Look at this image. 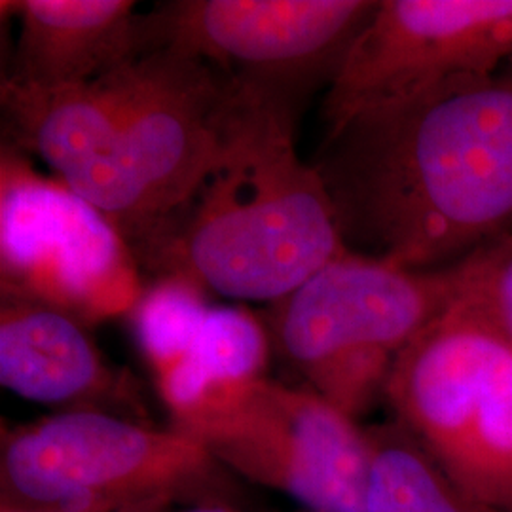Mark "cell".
Returning a JSON list of instances; mask_svg holds the SVG:
<instances>
[{"label":"cell","mask_w":512,"mask_h":512,"mask_svg":"<svg viewBox=\"0 0 512 512\" xmlns=\"http://www.w3.org/2000/svg\"><path fill=\"white\" fill-rule=\"evenodd\" d=\"M313 165L349 251L458 264L512 234V65L349 118Z\"/></svg>","instance_id":"1"},{"label":"cell","mask_w":512,"mask_h":512,"mask_svg":"<svg viewBox=\"0 0 512 512\" xmlns=\"http://www.w3.org/2000/svg\"><path fill=\"white\" fill-rule=\"evenodd\" d=\"M239 95L241 82L173 50H154L71 88L2 80L4 145L38 158L131 247L217 160Z\"/></svg>","instance_id":"2"},{"label":"cell","mask_w":512,"mask_h":512,"mask_svg":"<svg viewBox=\"0 0 512 512\" xmlns=\"http://www.w3.org/2000/svg\"><path fill=\"white\" fill-rule=\"evenodd\" d=\"M294 116L289 101L241 82L217 160L131 245L143 272L272 306L348 253L321 175L296 154Z\"/></svg>","instance_id":"3"},{"label":"cell","mask_w":512,"mask_h":512,"mask_svg":"<svg viewBox=\"0 0 512 512\" xmlns=\"http://www.w3.org/2000/svg\"><path fill=\"white\" fill-rule=\"evenodd\" d=\"M461 294L456 264L412 270L348 251L270 306L275 351L304 385L359 420L404 349Z\"/></svg>","instance_id":"4"},{"label":"cell","mask_w":512,"mask_h":512,"mask_svg":"<svg viewBox=\"0 0 512 512\" xmlns=\"http://www.w3.org/2000/svg\"><path fill=\"white\" fill-rule=\"evenodd\" d=\"M228 475L181 431L74 410L2 429L0 511L116 512L228 499ZM230 501V499H228Z\"/></svg>","instance_id":"5"},{"label":"cell","mask_w":512,"mask_h":512,"mask_svg":"<svg viewBox=\"0 0 512 512\" xmlns=\"http://www.w3.org/2000/svg\"><path fill=\"white\" fill-rule=\"evenodd\" d=\"M384 401L459 490L512 512V342L469 294L404 349Z\"/></svg>","instance_id":"6"},{"label":"cell","mask_w":512,"mask_h":512,"mask_svg":"<svg viewBox=\"0 0 512 512\" xmlns=\"http://www.w3.org/2000/svg\"><path fill=\"white\" fill-rule=\"evenodd\" d=\"M147 285L122 232L29 156L0 154V291L84 325L129 315Z\"/></svg>","instance_id":"7"},{"label":"cell","mask_w":512,"mask_h":512,"mask_svg":"<svg viewBox=\"0 0 512 512\" xmlns=\"http://www.w3.org/2000/svg\"><path fill=\"white\" fill-rule=\"evenodd\" d=\"M378 0H177L145 16L148 54L173 50L296 103L334 82Z\"/></svg>","instance_id":"8"},{"label":"cell","mask_w":512,"mask_h":512,"mask_svg":"<svg viewBox=\"0 0 512 512\" xmlns=\"http://www.w3.org/2000/svg\"><path fill=\"white\" fill-rule=\"evenodd\" d=\"M181 433L198 440L226 473L287 495L306 512H365L366 427L306 385L264 378Z\"/></svg>","instance_id":"9"},{"label":"cell","mask_w":512,"mask_h":512,"mask_svg":"<svg viewBox=\"0 0 512 512\" xmlns=\"http://www.w3.org/2000/svg\"><path fill=\"white\" fill-rule=\"evenodd\" d=\"M512 65V0H378L323 105L327 131Z\"/></svg>","instance_id":"10"},{"label":"cell","mask_w":512,"mask_h":512,"mask_svg":"<svg viewBox=\"0 0 512 512\" xmlns=\"http://www.w3.org/2000/svg\"><path fill=\"white\" fill-rule=\"evenodd\" d=\"M0 384L21 399L143 421L137 391L110 365L88 325L44 304L2 298Z\"/></svg>","instance_id":"11"},{"label":"cell","mask_w":512,"mask_h":512,"mask_svg":"<svg viewBox=\"0 0 512 512\" xmlns=\"http://www.w3.org/2000/svg\"><path fill=\"white\" fill-rule=\"evenodd\" d=\"M0 6L19 29L2 80L19 86H82L148 54L147 21L131 0H4Z\"/></svg>","instance_id":"12"},{"label":"cell","mask_w":512,"mask_h":512,"mask_svg":"<svg viewBox=\"0 0 512 512\" xmlns=\"http://www.w3.org/2000/svg\"><path fill=\"white\" fill-rule=\"evenodd\" d=\"M268 327L241 306H211L188 355L154 384L171 427L186 431L268 378Z\"/></svg>","instance_id":"13"},{"label":"cell","mask_w":512,"mask_h":512,"mask_svg":"<svg viewBox=\"0 0 512 512\" xmlns=\"http://www.w3.org/2000/svg\"><path fill=\"white\" fill-rule=\"evenodd\" d=\"M366 433L365 512H495L459 490L399 421L366 427Z\"/></svg>","instance_id":"14"},{"label":"cell","mask_w":512,"mask_h":512,"mask_svg":"<svg viewBox=\"0 0 512 512\" xmlns=\"http://www.w3.org/2000/svg\"><path fill=\"white\" fill-rule=\"evenodd\" d=\"M207 294L183 277H158L129 313L137 348L154 380L188 355L213 306Z\"/></svg>","instance_id":"15"},{"label":"cell","mask_w":512,"mask_h":512,"mask_svg":"<svg viewBox=\"0 0 512 512\" xmlns=\"http://www.w3.org/2000/svg\"><path fill=\"white\" fill-rule=\"evenodd\" d=\"M461 291L494 319L512 342V234L459 260Z\"/></svg>","instance_id":"16"},{"label":"cell","mask_w":512,"mask_h":512,"mask_svg":"<svg viewBox=\"0 0 512 512\" xmlns=\"http://www.w3.org/2000/svg\"><path fill=\"white\" fill-rule=\"evenodd\" d=\"M173 512H238L228 499H211L190 505H179Z\"/></svg>","instance_id":"17"},{"label":"cell","mask_w":512,"mask_h":512,"mask_svg":"<svg viewBox=\"0 0 512 512\" xmlns=\"http://www.w3.org/2000/svg\"><path fill=\"white\" fill-rule=\"evenodd\" d=\"M177 507L179 505L169 499H152V501H143V503H137V505H131V507L116 512H173Z\"/></svg>","instance_id":"18"}]
</instances>
